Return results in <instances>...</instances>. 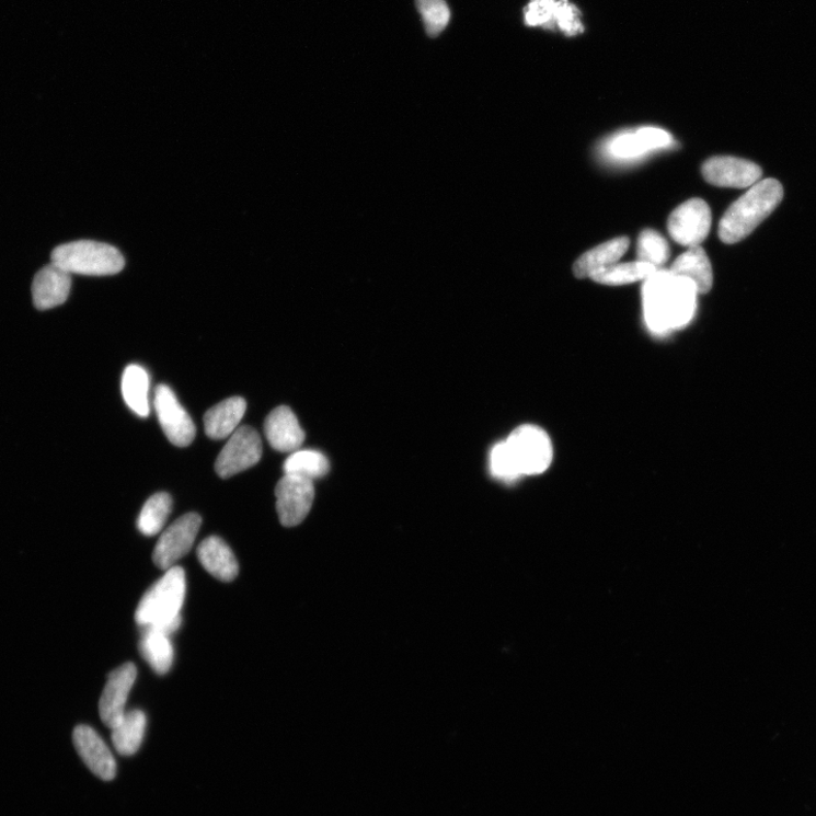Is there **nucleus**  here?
Returning <instances> with one entry per match:
<instances>
[{
	"instance_id": "obj_30",
	"label": "nucleus",
	"mask_w": 816,
	"mask_h": 816,
	"mask_svg": "<svg viewBox=\"0 0 816 816\" xmlns=\"http://www.w3.org/2000/svg\"><path fill=\"white\" fill-rule=\"evenodd\" d=\"M651 150L640 130L633 135L617 138L611 145V151L617 157L631 158Z\"/></svg>"
},
{
	"instance_id": "obj_26",
	"label": "nucleus",
	"mask_w": 816,
	"mask_h": 816,
	"mask_svg": "<svg viewBox=\"0 0 816 816\" xmlns=\"http://www.w3.org/2000/svg\"><path fill=\"white\" fill-rule=\"evenodd\" d=\"M172 507L173 501L169 494L159 493L151 496L139 515V531L147 537L157 536L165 527Z\"/></svg>"
},
{
	"instance_id": "obj_10",
	"label": "nucleus",
	"mask_w": 816,
	"mask_h": 816,
	"mask_svg": "<svg viewBox=\"0 0 816 816\" xmlns=\"http://www.w3.org/2000/svg\"><path fill=\"white\" fill-rule=\"evenodd\" d=\"M276 507L280 524L297 527L309 515L314 501L313 481L285 474L276 486Z\"/></svg>"
},
{
	"instance_id": "obj_24",
	"label": "nucleus",
	"mask_w": 816,
	"mask_h": 816,
	"mask_svg": "<svg viewBox=\"0 0 816 816\" xmlns=\"http://www.w3.org/2000/svg\"><path fill=\"white\" fill-rule=\"evenodd\" d=\"M284 472L313 481L330 472V461L318 450L299 449L289 455L284 464Z\"/></svg>"
},
{
	"instance_id": "obj_1",
	"label": "nucleus",
	"mask_w": 816,
	"mask_h": 816,
	"mask_svg": "<svg viewBox=\"0 0 816 816\" xmlns=\"http://www.w3.org/2000/svg\"><path fill=\"white\" fill-rule=\"evenodd\" d=\"M644 281V320L653 334H670L693 320L699 291L692 280L658 269Z\"/></svg>"
},
{
	"instance_id": "obj_7",
	"label": "nucleus",
	"mask_w": 816,
	"mask_h": 816,
	"mask_svg": "<svg viewBox=\"0 0 816 816\" xmlns=\"http://www.w3.org/2000/svg\"><path fill=\"white\" fill-rule=\"evenodd\" d=\"M153 406L161 429L169 440L177 447L191 445L195 435H197V429H195L192 417L180 404L174 391L169 386H157Z\"/></svg>"
},
{
	"instance_id": "obj_22",
	"label": "nucleus",
	"mask_w": 816,
	"mask_h": 816,
	"mask_svg": "<svg viewBox=\"0 0 816 816\" xmlns=\"http://www.w3.org/2000/svg\"><path fill=\"white\" fill-rule=\"evenodd\" d=\"M147 728V715L141 710L126 712L120 723L114 727L112 739L120 756L129 757L138 752Z\"/></svg>"
},
{
	"instance_id": "obj_6",
	"label": "nucleus",
	"mask_w": 816,
	"mask_h": 816,
	"mask_svg": "<svg viewBox=\"0 0 816 816\" xmlns=\"http://www.w3.org/2000/svg\"><path fill=\"white\" fill-rule=\"evenodd\" d=\"M203 524L200 515L188 513L161 535L153 550V563L162 571L174 567L192 549Z\"/></svg>"
},
{
	"instance_id": "obj_18",
	"label": "nucleus",
	"mask_w": 816,
	"mask_h": 816,
	"mask_svg": "<svg viewBox=\"0 0 816 816\" xmlns=\"http://www.w3.org/2000/svg\"><path fill=\"white\" fill-rule=\"evenodd\" d=\"M246 412L242 398H232L211 407L205 415V432L214 440L231 437Z\"/></svg>"
},
{
	"instance_id": "obj_21",
	"label": "nucleus",
	"mask_w": 816,
	"mask_h": 816,
	"mask_svg": "<svg viewBox=\"0 0 816 816\" xmlns=\"http://www.w3.org/2000/svg\"><path fill=\"white\" fill-rule=\"evenodd\" d=\"M142 658L158 675L168 674L174 662L171 636L152 628H143L139 644Z\"/></svg>"
},
{
	"instance_id": "obj_19",
	"label": "nucleus",
	"mask_w": 816,
	"mask_h": 816,
	"mask_svg": "<svg viewBox=\"0 0 816 816\" xmlns=\"http://www.w3.org/2000/svg\"><path fill=\"white\" fill-rule=\"evenodd\" d=\"M630 248L629 238H618L584 253L576 260L573 273L576 278H589L595 272L614 265Z\"/></svg>"
},
{
	"instance_id": "obj_2",
	"label": "nucleus",
	"mask_w": 816,
	"mask_h": 816,
	"mask_svg": "<svg viewBox=\"0 0 816 816\" xmlns=\"http://www.w3.org/2000/svg\"><path fill=\"white\" fill-rule=\"evenodd\" d=\"M783 187L774 179L758 182L735 202L720 223V238L725 244H735L765 221L781 204Z\"/></svg>"
},
{
	"instance_id": "obj_5",
	"label": "nucleus",
	"mask_w": 816,
	"mask_h": 816,
	"mask_svg": "<svg viewBox=\"0 0 816 816\" xmlns=\"http://www.w3.org/2000/svg\"><path fill=\"white\" fill-rule=\"evenodd\" d=\"M506 443L521 475H539L550 468L553 460V446L542 428L533 424H525L516 428Z\"/></svg>"
},
{
	"instance_id": "obj_17",
	"label": "nucleus",
	"mask_w": 816,
	"mask_h": 816,
	"mask_svg": "<svg viewBox=\"0 0 816 816\" xmlns=\"http://www.w3.org/2000/svg\"><path fill=\"white\" fill-rule=\"evenodd\" d=\"M198 559L204 568L221 582H232L239 575L234 552L218 537H209L198 547Z\"/></svg>"
},
{
	"instance_id": "obj_16",
	"label": "nucleus",
	"mask_w": 816,
	"mask_h": 816,
	"mask_svg": "<svg viewBox=\"0 0 816 816\" xmlns=\"http://www.w3.org/2000/svg\"><path fill=\"white\" fill-rule=\"evenodd\" d=\"M265 434L271 446L280 452L299 450L306 439L297 415L287 406L277 407L267 416Z\"/></svg>"
},
{
	"instance_id": "obj_23",
	"label": "nucleus",
	"mask_w": 816,
	"mask_h": 816,
	"mask_svg": "<svg viewBox=\"0 0 816 816\" xmlns=\"http://www.w3.org/2000/svg\"><path fill=\"white\" fill-rule=\"evenodd\" d=\"M150 378L147 370L137 365L128 366L122 378V394L126 405L141 417H148Z\"/></svg>"
},
{
	"instance_id": "obj_8",
	"label": "nucleus",
	"mask_w": 816,
	"mask_h": 816,
	"mask_svg": "<svg viewBox=\"0 0 816 816\" xmlns=\"http://www.w3.org/2000/svg\"><path fill=\"white\" fill-rule=\"evenodd\" d=\"M263 457V441L251 427L239 428L227 441L216 461V472L222 479L232 478L256 466Z\"/></svg>"
},
{
	"instance_id": "obj_14",
	"label": "nucleus",
	"mask_w": 816,
	"mask_h": 816,
	"mask_svg": "<svg viewBox=\"0 0 816 816\" xmlns=\"http://www.w3.org/2000/svg\"><path fill=\"white\" fill-rule=\"evenodd\" d=\"M73 740L80 758L92 773L105 781L116 777V760L107 744L92 727L78 726Z\"/></svg>"
},
{
	"instance_id": "obj_3",
	"label": "nucleus",
	"mask_w": 816,
	"mask_h": 816,
	"mask_svg": "<svg viewBox=\"0 0 816 816\" xmlns=\"http://www.w3.org/2000/svg\"><path fill=\"white\" fill-rule=\"evenodd\" d=\"M185 595V572L174 566L145 594L137 608L136 622L142 629L152 628L171 636L181 628Z\"/></svg>"
},
{
	"instance_id": "obj_20",
	"label": "nucleus",
	"mask_w": 816,
	"mask_h": 816,
	"mask_svg": "<svg viewBox=\"0 0 816 816\" xmlns=\"http://www.w3.org/2000/svg\"><path fill=\"white\" fill-rule=\"evenodd\" d=\"M675 276L692 280L701 294H706L713 285V272L710 260L701 246L690 248L689 251L679 255L670 268Z\"/></svg>"
},
{
	"instance_id": "obj_13",
	"label": "nucleus",
	"mask_w": 816,
	"mask_h": 816,
	"mask_svg": "<svg viewBox=\"0 0 816 816\" xmlns=\"http://www.w3.org/2000/svg\"><path fill=\"white\" fill-rule=\"evenodd\" d=\"M137 676L138 670L133 663H126L110 674L100 702L101 717L108 728L113 729L123 720L127 699Z\"/></svg>"
},
{
	"instance_id": "obj_15",
	"label": "nucleus",
	"mask_w": 816,
	"mask_h": 816,
	"mask_svg": "<svg viewBox=\"0 0 816 816\" xmlns=\"http://www.w3.org/2000/svg\"><path fill=\"white\" fill-rule=\"evenodd\" d=\"M71 288L72 275L51 263L36 275L32 299L38 310L54 309L68 301Z\"/></svg>"
},
{
	"instance_id": "obj_9",
	"label": "nucleus",
	"mask_w": 816,
	"mask_h": 816,
	"mask_svg": "<svg viewBox=\"0 0 816 816\" xmlns=\"http://www.w3.org/2000/svg\"><path fill=\"white\" fill-rule=\"evenodd\" d=\"M711 223L708 204L702 199H691L673 211L668 219V232L682 246H700L710 233Z\"/></svg>"
},
{
	"instance_id": "obj_29",
	"label": "nucleus",
	"mask_w": 816,
	"mask_h": 816,
	"mask_svg": "<svg viewBox=\"0 0 816 816\" xmlns=\"http://www.w3.org/2000/svg\"><path fill=\"white\" fill-rule=\"evenodd\" d=\"M490 471L496 479L506 483L515 482L524 476L506 441L497 444L490 452Z\"/></svg>"
},
{
	"instance_id": "obj_28",
	"label": "nucleus",
	"mask_w": 816,
	"mask_h": 816,
	"mask_svg": "<svg viewBox=\"0 0 816 816\" xmlns=\"http://www.w3.org/2000/svg\"><path fill=\"white\" fill-rule=\"evenodd\" d=\"M424 27L430 37H437L450 20V10L445 0H415Z\"/></svg>"
},
{
	"instance_id": "obj_4",
	"label": "nucleus",
	"mask_w": 816,
	"mask_h": 816,
	"mask_svg": "<svg viewBox=\"0 0 816 816\" xmlns=\"http://www.w3.org/2000/svg\"><path fill=\"white\" fill-rule=\"evenodd\" d=\"M51 263L70 275L95 277L113 276L125 267V258L116 248L94 241L59 245L51 253Z\"/></svg>"
},
{
	"instance_id": "obj_25",
	"label": "nucleus",
	"mask_w": 816,
	"mask_h": 816,
	"mask_svg": "<svg viewBox=\"0 0 816 816\" xmlns=\"http://www.w3.org/2000/svg\"><path fill=\"white\" fill-rule=\"evenodd\" d=\"M658 269L644 263L614 264L599 269L589 278L594 281L608 286H622L645 280Z\"/></svg>"
},
{
	"instance_id": "obj_27",
	"label": "nucleus",
	"mask_w": 816,
	"mask_h": 816,
	"mask_svg": "<svg viewBox=\"0 0 816 816\" xmlns=\"http://www.w3.org/2000/svg\"><path fill=\"white\" fill-rule=\"evenodd\" d=\"M670 257L668 242L658 232L645 230L637 241V258L640 263L648 264L660 269Z\"/></svg>"
},
{
	"instance_id": "obj_12",
	"label": "nucleus",
	"mask_w": 816,
	"mask_h": 816,
	"mask_svg": "<svg viewBox=\"0 0 816 816\" xmlns=\"http://www.w3.org/2000/svg\"><path fill=\"white\" fill-rule=\"evenodd\" d=\"M762 174L757 163L736 157H713L702 166L704 180L717 187H750L760 181Z\"/></svg>"
},
{
	"instance_id": "obj_11",
	"label": "nucleus",
	"mask_w": 816,
	"mask_h": 816,
	"mask_svg": "<svg viewBox=\"0 0 816 816\" xmlns=\"http://www.w3.org/2000/svg\"><path fill=\"white\" fill-rule=\"evenodd\" d=\"M525 14L527 25L560 30L567 37L583 34L585 30L579 10L568 0H531Z\"/></svg>"
}]
</instances>
